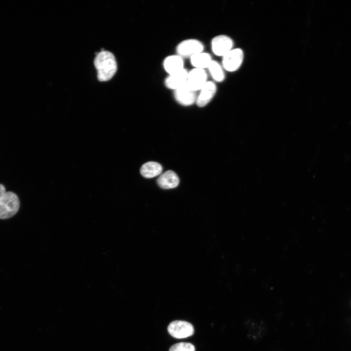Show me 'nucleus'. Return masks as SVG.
I'll return each instance as SVG.
<instances>
[{"label":"nucleus","mask_w":351,"mask_h":351,"mask_svg":"<svg viewBox=\"0 0 351 351\" xmlns=\"http://www.w3.org/2000/svg\"><path fill=\"white\" fill-rule=\"evenodd\" d=\"M162 171L160 164L154 161H149L143 164L140 168V173L146 178H152L159 175Z\"/></svg>","instance_id":"obj_14"},{"label":"nucleus","mask_w":351,"mask_h":351,"mask_svg":"<svg viewBox=\"0 0 351 351\" xmlns=\"http://www.w3.org/2000/svg\"><path fill=\"white\" fill-rule=\"evenodd\" d=\"M207 69L214 81L220 82L225 79L224 69L216 61L213 60Z\"/></svg>","instance_id":"obj_15"},{"label":"nucleus","mask_w":351,"mask_h":351,"mask_svg":"<svg viewBox=\"0 0 351 351\" xmlns=\"http://www.w3.org/2000/svg\"><path fill=\"white\" fill-rule=\"evenodd\" d=\"M207 81L205 70L194 68L188 71L186 83L193 90L199 91Z\"/></svg>","instance_id":"obj_7"},{"label":"nucleus","mask_w":351,"mask_h":351,"mask_svg":"<svg viewBox=\"0 0 351 351\" xmlns=\"http://www.w3.org/2000/svg\"><path fill=\"white\" fill-rule=\"evenodd\" d=\"M5 193L6 190L4 186L2 184H0V201Z\"/></svg>","instance_id":"obj_17"},{"label":"nucleus","mask_w":351,"mask_h":351,"mask_svg":"<svg viewBox=\"0 0 351 351\" xmlns=\"http://www.w3.org/2000/svg\"><path fill=\"white\" fill-rule=\"evenodd\" d=\"M176 101L183 106H189L196 102L197 92L190 88L187 84L174 91Z\"/></svg>","instance_id":"obj_8"},{"label":"nucleus","mask_w":351,"mask_h":351,"mask_svg":"<svg viewBox=\"0 0 351 351\" xmlns=\"http://www.w3.org/2000/svg\"><path fill=\"white\" fill-rule=\"evenodd\" d=\"M188 71L184 68L179 71L168 75L164 80V85L173 91L182 87L187 83Z\"/></svg>","instance_id":"obj_10"},{"label":"nucleus","mask_w":351,"mask_h":351,"mask_svg":"<svg viewBox=\"0 0 351 351\" xmlns=\"http://www.w3.org/2000/svg\"><path fill=\"white\" fill-rule=\"evenodd\" d=\"M163 66L168 75L172 74L185 68L184 58L176 54L168 56L164 58Z\"/></svg>","instance_id":"obj_11"},{"label":"nucleus","mask_w":351,"mask_h":351,"mask_svg":"<svg viewBox=\"0 0 351 351\" xmlns=\"http://www.w3.org/2000/svg\"><path fill=\"white\" fill-rule=\"evenodd\" d=\"M94 63L97 71L98 78L100 81L110 80L117 70V63L114 55L103 49L96 55Z\"/></svg>","instance_id":"obj_1"},{"label":"nucleus","mask_w":351,"mask_h":351,"mask_svg":"<svg viewBox=\"0 0 351 351\" xmlns=\"http://www.w3.org/2000/svg\"><path fill=\"white\" fill-rule=\"evenodd\" d=\"M168 331L173 337L181 339L192 335L194 333V329L193 325L187 321L176 320L169 324Z\"/></svg>","instance_id":"obj_5"},{"label":"nucleus","mask_w":351,"mask_h":351,"mask_svg":"<svg viewBox=\"0 0 351 351\" xmlns=\"http://www.w3.org/2000/svg\"><path fill=\"white\" fill-rule=\"evenodd\" d=\"M233 41L229 36L217 35L211 41V49L214 54L223 57L233 49Z\"/></svg>","instance_id":"obj_6"},{"label":"nucleus","mask_w":351,"mask_h":351,"mask_svg":"<svg viewBox=\"0 0 351 351\" xmlns=\"http://www.w3.org/2000/svg\"><path fill=\"white\" fill-rule=\"evenodd\" d=\"M216 91L217 87L215 82L208 80L199 90L195 102L196 105L199 107L207 105L214 98Z\"/></svg>","instance_id":"obj_9"},{"label":"nucleus","mask_w":351,"mask_h":351,"mask_svg":"<svg viewBox=\"0 0 351 351\" xmlns=\"http://www.w3.org/2000/svg\"><path fill=\"white\" fill-rule=\"evenodd\" d=\"M169 351H195V348L191 343L180 342L173 345Z\"/></svg>","instance_id":"obj_16"},{"label":"nucleus","mask_w":351,"mask_h":351,"mask_svg":"<svg viewBox=\"0 0 351 351\" xmlns=\"http://www.w3.org/2000/svg\"><path fill=\"white\" fill-rule=\"evenodd\" d=\"M244 53L240 48L232 49L222 57V66L228 72L236 71L242 63Z\"/></svg>","instance_id":"obj_4"},{"label":"nucleus","mask_w":351,"mask_h":351,"mask_svg":"<svg viewBox=\"0 0 351 351\" xmlns=\"http://www.w3.org/2000/svg\"><path fill=\"white\" fill-rule=\"evenodd\" d=\"M191 65L194 68L206 70L213 60L211 56L204 51L190 58Z\"/></svg>","instance_id":"obj_13"},{"label":"nucleus","mask_w":351,"mask_h":351,"mask_svg":"<svg viewBox=\"0 0 351 351\" xmlns=\"http://www.w3.org/2000/svg\"><path fill=\"white\" fill-rule=\"evenodd\" d=\"M20 207L19 197L12 192H6L0 201V219H6L14 215Z\"/></svg>","instance_id":"obj_2"},{"label":"nucleus","mask_w":351,"mask_h":351,"mask_svg":"<svg viewBox=\"0 0 351 351\" xmlns=\"http://www.w3.org/2000/svg\"><path fill=\"white\" fill-rule=\"evenodd\" d=\"M179 182V178L176 173L171 170L163 173L157 180L158 186L164 189L175 188L178 186Z\"/></svg>","instance_id":"obj_12"},{"label":"nucleus","mask_w":351,"mask_h":351,"mask_svg":"<svg viewBox=\"0 0 351 351\" xmlns=\"http://www.w3.org/2000/svg\"><path fill=\"white\" fill-rule=\"evenodd\" d=\"M204 46L199 40L189 39L180 42L176 47V54L182 58H191L204 51Z\"/></svg>","instance_id":"obj_3"}]
</instances>
